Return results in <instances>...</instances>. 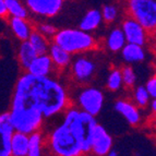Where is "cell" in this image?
<instances>
[{"label": "cell", "mask_w": 156, "mask_h": 156, "mask_svg": "<svg viewBox=\"0 0 156 156\" xmlns=\"http://www.w3.org/2000/svg\"><path fill=\"white\" fill-rule=\"evenodd\" d=\"M118 8L114 5H105L101 10V19L105 23H112L118 18Z\"/></svg>", "instance_id": "obj_26"}, {"label": "cell", "mask_w": 156, "mask_h": 156, "mask_svg": "<svg viewBox=\"0 0 156 156\" xmlns=\"http://www.w3.org/2000/svg\"><path fill=\"white\" fill-rule=\"evenodd\" d=\"M61 120L45 133L47 153L56 156H82L91 154V143L96 117L74 105L61 112Z\"/></svg>", "instance_id": "obj_2"}, {"label": "cell", "mask_w": 156, "mask_h": 156, "mask_svg": "<svg viewBox=\"0 0 156 156\" xmlns=\"http://www.w3.org/2000/svg\"><path fill=\"white\" fill-rule=\"evenodd\" d=\"M9 16L29 18L30 13L23 0H5Z\"/></svg>", "instance_id": "obj_22"}, {"label": "cell", "mask_w": 156, "mask_h": 156, "mask_svg": "<svg viewBox=\"0 0 156 156\" xmlns=\"http://www.w3.org/2000/svg\"><path fill=\"white\" fill-rule=\"evenodd\" d=\"M120 71H121L123 85L126 87H128V89L134 87L135 84H136V81H138V76H136V72L133 69V67H131L129 65L123 66V67L120 68Z\"/></svg>", "instance_id": "obj_25"}, {"label": "cell", "mask_w": 156, "mask_h": 156, "mask_svg": "<svg viewBox=\"0 0 156 156\" xmlns=\"http://www.w3.org/2000/svg\"><path fill=\"white\" fill-rule=\"evenodd\" d=\"M30 44L32 45L33 49L36 51L37 55H43V54H47L48 48L50 46V38L46 37L43 35L41 32L34 29L33 32L30 35L29 39Z\"/></svg>", "instance_id": "obj_20"}, {"label": "cell", "mask_w": 156, "mask_h": 156, "mask_svg": "<svg viewBox=\"0 0 156 156\" xmlns=\"http://www.w3.org/2000/svg\"><path fill=\"white\" fill-rule=\"evenodd\" d=\"M35 30L41 32L43 35H45L48 38H52V36L57 32V27L55 25H52L51 23H48V22H39L38 24H36Z\"/></svg>", "instance_id": "obj_27"}, {"label": "cell", "mask_w": 156, "mask_h": 156, "mask_svg": "<svg viewBox=\"0 0 156 156\" xmlns=\"http://www.w3.org/2000/svg\"><path fill=\"white\" fill-rule=\"evenodd\" d=\"M9 14L5 8V0H0V19H8Z\"/></svg>", "instance_id": "obj_29"}, {"label": "cell", "mask_w": 156, "mask_h": 156, "mask_svg": "<svg viewBox=\"0 0 156 156\" xmlns=\"http://www.w3.org/2000/svg\"><path fill=\"white\" fill-rule=\"evenodd\" d=\"M47 54L50 57L52 65L57 71L66 70L67 68H69L71 60H72V55L55 43H50Z\"/></svg>", "instance_id": "obj_14"}, {"label": "cell", "mask_w": 156, "mask_h": 156, "mask_svg": "<svg viewBox=\"0 0 156 156\" xmlns=\"http://www.w3.org/2000/svg\"><path fill=\"white\" fill-rule=\"evenodd\" d=\"M9 27L16 39L20 42L27 41L34 30V25L29 18H18V16H9Z\"/></svg>", "instance_id": "obj_13"}, {"label": "cell", "mask_w": 156, "mask_h": 156, "mask_svg": "<svg viewBox=\"0 0 156 156\" xmlns=\"http://www.w3.org/2000/svg\"><path fill=\"white\" fill-rule=\"evenodd\" d=\"M74 106L82 112L96 117L101 114L105 103V95L101 89L86 85L78 91L74 98Z\"/></svg>", "instance_id": "obj_5"}, {"label": "cell", "mask_w": 156, "mask_h": 156, "mask_svg": "<svg viewBox=\"0 0 156 156\" xmlns=\"http://www.w3.org/2000/svg\"><path fill=\"white\" fill-rule=\"evenodd\" d=\"M70 105L68 90L57 79L25 72L13 90L9 119L16 131L30 134L42 130L45 120L60 116Z\"/></svg>", "instance_id": "obj_1"}, {"label": "cell", "mask_w": 156, "mask_h": 156, "mask_svg": "<svg viewBox=\"0 0 156 156\" xmlns=\"http://www.w3.org/2000/svg\"><path fill=\"white\" fill-rule=\"evenodd\" d=\"M101 23H103V19H101V10L91 9L81 19L80 23H79V29L92 33V32L96 31Z\"/></svg>", "instance_id": "obj_17"}, {"label": "cell", "mask_w": 156, "mask_h": 156, "mask_svg": "<svg viewBox=\"0 0 156 156\" xmlns=\"http://www.w3.org/2000/svg\"><path fill=\"white\" fill-rule=\"evenodd\" d=\"M125 34L120 27H114L105 39V46L110 52H119L126 45Z\"/></svg>", "instance_id": "obj_19"}, {"label": "cell", "mask_w": 156, "mask_h": 156, "mask_svg": "<svg viewBox=\"0 0 156 156\" xmlns=\"http://www.w3.org/2000/svg\"><path fill=\"white\" fill-rule=\"evenodd\" d=\"M46 151V139L42 130H37L29 134V152L27 156H41Z\"/></svg>", "instance_id": "obj_18"}, {"label": "cell", "mask_w": 156, "mask_h": 156, "mask_svg": "<svg viewBox=\"0 0 156 156\" xmlns=\"http://www.w3.org/2000/svg\"><path fill=\"white\" fill-rule=\"evenodd\" d=\"M29 13L42 19L58 16L63 8L65 0H23Z\"/></svg>", "instance_id": "obj_7"}, {"label": "cell", "mask_w": 156, "mask_h": 156, "mask_svg": "<svg viewBox=\"0 0 156 156\" xmlns=\"http://www.w3.org/2000/svg\"><path fill=\"white\" fill-rule=\"evenodd\" d=\"M144 87L146 89L147 93L150 94L151 98H156V78L152 76L146 81Z\"/></svg>", "instance_id": "obj_28"}, {"label": "cell", "mask_w": 156, "mask_h": 156, "mask_svg": "<svg viewBox=\"0 0 156 156\" xmlns=\"http://www.w3.org/2000/svg\"><path fill=\"white\" fill-rule=\"evenodd\" d=\"M114 146V140L104 126L96 123L94 128L91 143V154L96 156H107Z\"/></svg>", "instance_id": "obj_8"}, {"label": "cell", "mask_w": 156, "mask_h": 156, "mask_svg": "<svg viewBox=\"0 0 156 156\" xmlns=\"http://www.w3.org/2000/svg\"><path fill=\"white\" fill-rule=\"evenodd\" d=\"M148 105H150V107H151L153 114H155V112H156V99L152 98L151 101H150V103H148Z\"/></svg>", "instance_id": "obj_30"}, {"label": "cell", "mask_w": 156, "mask_h": 156, "mask_svg": "<svg viewBox=\"0 0 156 156\" xmlns=\"http://www.w3.org/2000/svg\"><path fill=\"white\" fill-rule=\"evenodd\" d=\"M74 56V58L72 56V60L69 66L72 79L79 84H86L91 82L96 73V61L92 57L85 55V52Z\"/></svg>", "instance_id": "obj_6"}, {"label": "cell", "mask_w": 156, "mask_h": 156, "mask_svg": "<svg viewBox=\"0 0 156 156\" xmlns=\"http://www.w3.org/2000/svg\"><path fill=\"white\" fill-rule=\"evenodd\" d=\"M121 58L127 63H141L145 61L146 51L144 46L132 44V43H126V45L120 50Z\"/></svg>", "instance_id": "obj_15"}, {"label": "cell", "mask_w": 156, "mask_h": 156, "mask_svg": "<svg viewBox=\"0 0 156 156\" xmlns=\"http://www.w3.org/2000/svg\"><path fill=\"white\" fill-rule=\"evenodd\" d=\"M127 10L129 16L139 22L151 34L156 29L155 0H128Z\"/></svg>", "instance_id": "obj_4"}, {"label": "cell", "mask_w": 156, "mask_h": 156, "mask_svg": "<svg viewBox=\"0 0 156 156\" xmlns=\"http://www.w3.org/2000/svg\"><path fill=\"white\" fill-rule=\"evenodd\" d=\"M36 56V51L33 49V47L30 44L29 41L21 42V44H20V46L18 48V61L22 67V69L26 70L27 67L30 66V63L32 62V60Z\"/></svg>", "instance_id": "obj_21"}, {"label": "cell", "mask_w": 156, "mask_h": 156, "mask_svg": "<svg viewBox=\"0 0 156 156\" xmlns=\"http://www.w3.org/2000/svg\"><path fill=\"white\" fill-rule=\"evenodd\" d=\"M25 71L37 76H52L56 69L48 54H43L34 58Z\"/></svg>", "instance_id": "obj_11"}, {"label": "cell", "mask_w": 156, "mask_h": 156, "mask_svg": "<svg viewBox=\"0 0 156 156\" xmlns=\"http://www.w3.org/2000/svg\"><path fill=\"white\" fill-rule=\"evenodd\" d=\"M150 101H151V96L147 93L144 85L135 86L134 91H133V103L139 108H146L148 106Z\"/></svg>", "instance_id": "obj_24"}, {"label": "cell", "mask_w": 156, "mask_h": 156, "mask_svg": "<svg viewBox=\"0 0 156 156\" xmlns=\"http://www.w3.org/2000/svg\"><path fill=\"white\" fill-rule=\"evenodd\" d=\"M140 109L141 108H139L133 101L129 99H118L115 103V110L119 112L132 127H138L142 122V114Z\"/></svg>", "instance_id": "obj_10"}, {"label": "cell", "mask_w": 156, "mask_h": 156, "mask_svg": "<svg viewBox=\"0 0 156 156\" xmlns=\"http://www.w3.org/2000/svg\"><path fill=\"white\" fill-rule=\"evenodd\" d=\"M14 129L9 119V114H0V156H11L10 141Z\"/></svg>", "instance_id": "obj_12"}, {"label": "cell", "mask_w": 156, "mask_h": 156, "mask_svg": "<svg viewBox=\"0 0 156 156\" xmlns=\"http://www.w3.org/2000/svg\"><path fill=\"white\" fill-rule=\"evenodd\" d=\"M10 151L11 156H27L29 134L14 130L10 141Z\"/></svg>", "instance_id": "obj_16"}, {"label": "cell", "mask_w": 156, "mask_h": 156, "mask_svg": "<svg viewBox=\"0 0 156 156\" xmlns=\"http://www.w3.org/2000/svg\"><path fill=\"white\" fill-rule=\"evenodd\" d=\"M120 29L122 30L123 34H125L127 43L145 46L146 43L148 42L150 33L139 22H136L134 19L130 18V16H128L123 20Z\"/></svg>", "instance_id": "obj_9"}, {"label": "cell", "mask_w": 156, "mask_h": 156, "mask_svg": "<svg viewBox=\"0 0 156 156\" xmlns=\"http://www.w3.org/2000/svg\"><path fill=\"white\" fill-rule=\"evenodd\" d=\"M123 86L122 84V76H121V71L119 68H112L110 70L109 74L107 76L106 87L110 92H117Z\"/></svg>", "instance_id": "obj_23"}, {"label": "cell", "mask_w": 156, "mask_h": 156, "mask_svg": "<svg viewBox=\"0 0 156 156\" xmlns=\"http://www.w3.org/2000/svg\"><path fill=\"white\" fill-rule=\"evenodd\" d=\"M52 43L67 50L72 56L89 52L98 48V43L93 34L81 29L57 30L52 36Z\"/></svg>", "instance_id": "obj_3"}]
</instances>
